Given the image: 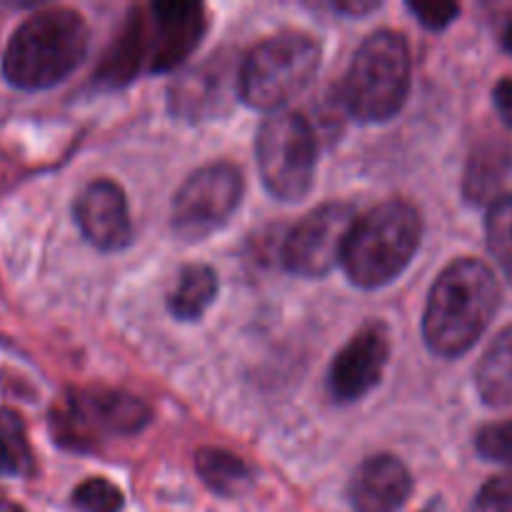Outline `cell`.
<instances>
[{"mask_svg": "<svg viewBox=\"0 0 512 512\" xmlns=\"http://www.w3.org/2000/svg\"><path fill=\"white\" fill-rule=\"evenodd\" d=\"M500 305V285L493 270L473 258L450 263L430 290L423 318L428 348L440 358L468 353L493 320Z\"/></svg>", "mask_w": 512, "mask_h": 512, "instance_id": "obj_1", "label": "cell"}, {"mask_svg": "<svg viewBox=\"0 0 512 512\" xmlns=\"http://www.w3.org/2000/svg\"><path fill=\"white\" fill-rule=\"evenodd\" d=\"M90 30L73 8H48L20 23L3 55V73L20 90L53 88L88 50Z\"/></svg>", "mask_w": 512, "mask_h": 512, "instance_id": "obj_2", "label": "cell"}, {"mask_svg": "<svg viewBox=\"0 0 512 512\" xmlns=\"http://www.w3.org/2000/svg\"><path fill=\"white\" fill-rule=\"evenodd\" d=\"M420 238L418 210L405 200H388L355 218L340 263L358 288H380L408 268Z\"/></svg>", "mask_w": 512, "mask_h": 512, "instance_id": "obj_3", "label": "cell"}, {"mask_svg": "<svg viewBox=\"0 0 512 512\" xmlns=\"http://www.w3.org/2000/svg\"><path fill=\"white\" fill-rule=\"evenodd\" d=\"M408 40L395 30H378L363 40L340 88L350 115L365 123H383L403 108L410 90Z\"/></svg>", "mask_w": 512, "mask_h": 512, "instance_id": "obj_4", "label": "cell"}, {"mask_svg": "<svg viewBox=\"0 0 512 512\" xmlns=\"http://www.w3.org/2000/svg\"><path fill=\"white\" fill-rule=\"evenodd\" d=\"M320 65V45L308 33L288 30L255 45L240 63L238 95L258 110H280L303 93Z\"/></svg>", "mask_w": 512, "mask_h": 512, "instance_id": "obj_5", "label": "cell"}, {"mask_svg": "<svg viewBox=\"0 0 512 512\" xmlns=\"http://www.w3.org/2000/svg\"><path fill=\"white\" fill-rule=\"evenodd\" d=\"M260 178L280 200L308 195L315 178L318 143L308 120L300 113H275L260 125L255 140Z\"/></svg>", "mask_w": 512, "mask_h": 512, "instance_id": "obj_6", "label": "cell"}, {"mask_svg": "<svg viewBox=\"0 0 512 512\" xmlns=\"http://www.w3.org/2000/svg\"><path fill=\"white\" fill-rule=\"evenodd\" d=\"M243 198V175L230 163L195 170L173 198V233L185 243L223 228Z\"/></svg>", "mask_w": 512, "mask_h": 512, "instance_id": "obj_7", "label": "cell"}, {"mask_svg": "<svg viewBox=\"0 0 512 512\" xmlns=\"http://www.w3.org/2000/svg\"><path fill=\"white\" fill-rule=\"evenodd\" d=\"M143 70L168 73L183 63L205 35L208 20L200 3H155L133 10Z\"/></svg>", "mask_w": 512, "mask_h": 512, "instance_id": "obj_8", "label": "cell"}, {"mask_svg": "<svg viewBox=\"0 0 512 512\" xmlns=\"http://www.w3.org/2000/svg\"><path fill=\"white\" fill-rule=\"evenodd\" d=\"M355 225L350 203H325L305 215L283 243V265L303 278H323L343 258L345 240Z\"/></svg>", "mask_w": 512, "mask_h": 512, "instance_id": "obj_9", "label": "cell"}, {"mask_svg": "<svg viewBox=\"0 0 512 512\" xmlns=\"http://www.w3.org/2000/svg\"><path fill=\"white\" fill-rule=\"evenodd\" d=\"M150 423V408L143 400L120 390H88L75 393L68 410L53 413V433L58 443H80L93 438V430L133 435Z\"/></svg>", "mask_w": 512, "mask_h": 512, "instance_id": "obj_10", "label": "cell"}, {"mask_svg": "<svg viewBox=\"0 0 512 512\" xmlns=\"http://www.w3.org/2000/svg\"><path fill=\"white\" fill-rule=\"evenodd\" d=\"M238 75V58L230 53L210 55L170 85V110L190 123L228 113L238 93Z\"/></svg>", "mask_w": 512, "mask_h": 512, "instance_id": "obj_11", "label": "cell"}, {"mask_svg": "<svg viewBox=\"0 0 512 512\" xmlns=\"http://www.w3.org/2000/svg\"><path fill=\"white\" fill-rule=\"evenodd\" d=\"M390 358V335L383 323H368L335 355L330 368V393L338 403H355L383 378Z\"/></svg>", "mask_w": 512, "mask_h": 512, "instance_id": "obj_12", "label": "cell"}, {"mask_svg": "<svg viewBox=\"0 0 512 512\" xmlns=\"http://www.w3.org/2000/svg\"><path fill=\"white\" fill-rule=\"evenodd\" d=\"M75 220L85 238L100 250H120L133 238L128 203L120 185L95 180L75 200Z\"/></svg>", "mask_w": 512, "mask_h": 512, "instance_id": "obj_13", "label": "cell"}, {"mask_svg": "<svg viewBox=\"0 0 512 512\" xmlns=\"http://www.w3.org/2000/svg\"><path fill=\"white\" fill-rule=\"evenodd\" d=\"M413 480L408 468L393 455L368 458L350 480V503L355 512H398L408 503Z\"/></svg>", "mask_w": 512, "mask_h": 512, "instance_id": "obj_14", "label": "cell"}, {"mask_svg": "<svg viewBox=\"0 0 512 512\" xmlns=\"http://www.w3.org/2000/svg\"><path fill=\"white\" fill-rule=\"evenodd\" d=\"M512 170V148L503 140H490L475 148L465 170V195L470 203H490Z\"/></svg>", "mask_w": 512, "mask_h": 512, "instance_id": "obj_15", "label": "cell"}, {"mask_svg": "<svg viewBox=\"0 0 512 512\" xmlns=\"http://www.w3.org/2000/svg\"><path fill=\"white\" fill-rule=\"evenodd\" d=\"M478 393L490 408L512 405V325L498 333L475 370Z\"/></svg>", "mask_w": 512, "mask_h": 512, "instance_id": "obj_16", "label": "cell"}, {"mask_svg": "<svg viewBox=\"0 0 512 512\" xmlns=\"http://www.w3.org/2000/svg\"><path fill=\"white\" fill-rule=\"evenodd\" d=\"M218 293V275L208 265H188L170 293L168 308L178 320H198Z\"/></svg>", "mask_w": 512, "mask_h": 512, "instance_id": "obj_17", "label": "cell"}, {"mask_svg": "<svg viewBox=\"0 0 512 512\" xmlns=\"http://www.w3.org/2000/svg\"><path fill=\"white\" fill-rule=\"evenodd\" d=\"M195 470L220 495H238L250 485L248 465L228 450L200 448L195 453Z\"/></svg>", "mask_w": 512, "mask_h": 512, "instance_id": "obj_18", "label": "cell"}, {"mask_svg": "<svg viewBox=\"0 0 512 512\" xmlns=\"http://www.w3.org/2000/svg\"><path fill=\"white\" fill-rule=\"evenodd\" d=\"M490 253L512 280V195L495 198L488 213Z\"/></svg>", "mask_w": 512, "mask_h": 512, "instance_id": "obj_19", "label": "cell"}, {"mask_svg": "<svg viewBox=\"0 0 512 512\" xmlns=\"http://www.w3.org/2000/svg\"><path fill=\"white\" fill-rule=\"evenodd\" d=\"M73 505L80 512H120L123 493L105 478H90L73 493Z\"/></svg>", "mask_w": 512, "mask_h": 512, "instance_id": "obj_20", "label": "cell"}, {"mask_svg": "<svg viewBox=\"0 0 512 512\" xmlns=\"http://www.w3.org/2000/svg\"><path fill=\"white\" fill-rule=\"evenodd\" d=\"M0 440H3V445L8 448V453L13 455L18 473L30 470V465H33V455H30L28 440H25L23 420H20L18 413H13V410L8 408L0 410Z\"/></svg>", "mask_w": 512, "mask_h": 512, "instance_id": "obj_21", "label": "cell"}, {"mask_svg": "<svg viewBox=\"0 0 512 512\" xmlns=\"http://www.w3.org/2000/svg\"><path fill=\"white\" fill-rule=\"evenodd\" d=\"M475 448L485 460L512 465V420L485 425L475 438Z\"/></svg>", "mask_w": 512, "mask_h": 512, "instance_id": "obj_22", "label": "cell"}, {"mask_svg": "<svg viewBox=\"0 0 512 512\" xmlns=\"http://www.w3.org/2000/svg\"><path fill=\"white\" fill-rule=\"evenodd\" d=\"M470 512H512V475H495L475 495Z\"/></svg>", "mask_w": 512, "mask_h": 512, "instance_id": "obj_23", "label": "cell"}, {"mask_svg": "<svg viewBox=\"0 0 512 512\" xmlns=\"http://www.w3.org/2000/svg\"><path fill=\"white\" fill-rule=\"evenodd\" d=\"M410 10L418 15L420 23L430 30H443L448 28L455 20V15L460 13L458 3H410Z\"/></svg>", "mask_w": 512, "mask_h": 512, "instance_id": "obj_24", "label": "cell"}, {"mask_svg": "<svg viewBox=\"0 0 512 512\" xmlns=\"http://www.w3.org/2000/svg\"><path fill=\"white\" fill-rule=\"evenodd\" d=\"M495 105H498L500 115L512 125V78H503L495 85Z\"/></svg>", "mask_w": 512, "mask_h": 512, "instance_id": "obj_25", "label": "cell"}, {"mask_svg": "<svg viewBox=\"0 0 512 512\" xmlns=\"http://www.w3.org/2000/svg\"><path fill=\"white\" fill-rule=\"evenodd\" d=\"M335 8L340 13H370V10L378 8V3H358V0H353V3H338Z\"/></svg>", "mask_w": 512, "mask_h": 512, "instance_id": "obj_26", "label": "cell"}, {"mask_svg": "<svg viewBox=\"0 0 512 512\" xmlns=\"http://www.w3.org/2000/svg\"><path fill=\"white\" fill-rule=\"evenodd\" d=\"M0 473H18L13 455L8 453V448L3 445V440H0Z\"/></svg>", "mask_w": 512, "mask_h": 512, "instance_id": "obj_27", "label": "cell"}, {"mask_svg": "<svg viewBox=\"0 0 512 512\" xmlns=\"http://www.w3.org/2000/svg\"><path fill=\"white\" fill-rule=\"evenodd\" d=\"M0 512H25L20 505L10 503V500H0Z\"/></svg>", "mask_w": 512, "mask_h": 512, "instance_id": "obj_28", "label": "cell"}, {"mask_svg": "<svg viewBox=\"0 0 512 512\" xmlns=\"http://www.w3.org/2000/svg\"><path fill=\"white\" fill-rule=\"evenodd\" d=\"M503 48L512 55V23L505 28V33H503Z\"/></svg>", "mask_w": 512, "mask_h": 512, "instance_id": "obj_29", "label": "cell"}]
</instances>
